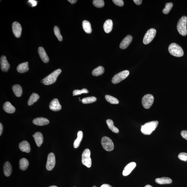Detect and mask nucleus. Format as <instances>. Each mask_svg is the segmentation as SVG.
<instances>
[{
    "instance_id": "nucleus-28",
    "label": "nucleus",
    "mask_w": 187,
    "mask_h": 187,
    "mask_svg": "<svg viewBox=\"0 0 187 187\" xmlns=\"http://www.w3.org/2000/svg\"><path fill=\"white\" fill-rule=\"evenodd\" d=\"M12 89L15 95L17 97H20L22 93V87L16 84L14 85L12 87Z\"/></svg>"
},
{
    "instance_id": "nucleus-17",
    "label": "nucleus",
    "mask_w": 187,
    "mask_h": 187,
    "mask_svg": "<svg viewBox=\"0 0 187 187\" xmlns=\"http://www.w3.org/2000/svg\"><path fill=\"white\" fill-rule=\"evenodd\" d=\"M19 148L21 151L26 153H29L31 151L30 146L27 141L24 140L19 143Z\"/></svg>"
},
{
    "instance_id": "nucleus-46",
    "label": "nucleus",
    "mask_w": 187,
    "mask_h": 187,
    "mask_svg": "<svg viewBox=\"0 0 187 187\" xmlns=\"http://www.w3.org/2000/svg\"><path fill=\"white\" fill-rule=\"evenodd\" d=\"M144 187H153L151 186V185H146V186Z\"/></svg>"
},
{
    "instance_id": "nucleus-25",
    "label": "nucleus",
    "mask_w": 187,
    "mask_h": 187,
    "mask_svg": "<svg viewBox=\"0 0 187 187\" xmlns=\"http://www.w3.org/2000/svg\"><path fill=\"white\" fill-rule=\"evenodd\" d=\"M83 29L86 33L90 34L92 32L91 25L89 21L84 20L83 21L82 23Z\"/></svg>"
},
{
    "instance_id": "nucleus-37",
    "label": "nucleus",
    "mask_w": 187,
    "mask_h": 187,
    "mask_svg": "<svg viewBox=\"0 0 187 187\" xmlns=\"http://www.w3.org/2000/svg\"><path fill=\"white\" fill-rule=\"evenodd\" d=\"M89 93V91L87 89H83L82 90L76 89L73 92V96H76L82 94H87Z\"/></svg>"
},
{
    "instance_id": "nucleus-9",
    "label": "nucleus",
    "mask_w": 187,
    "mask_h": 187,
    "mask_svg": "<svg viewBox=\"0 0 187 187\" xmlns=\"http://www.w3.org/2000/svg\"><path fill=\"white\" fill-rule=\"evenodd\" d=\"M156 30L154 29H150L146 33L143 42L144 45H147L152 41L156 36Z\"/></svg>"
},
{
    "instance_id": "nucleus-14",
    "label": "nucleus",
    "mask_w": 187,
    "mask_h": 187,
    "mask_svg": "<svg viewBox=\"0 0 187 187\" xmlns=\"http://www.w3.org/2000/svg\"><path fill=\"white\" fill-rule=\"evenodd\" d=\"M136 166V164L135 162H132L128 164L125 167L124 170L123 171V175L124 176L128 175L135 168Z\"/></svg>"
},
{
    "instance_id": "nucleus-23",
    "label": "nucleus",
    "mask_w": 187,
    "mask_h": 187,
    "mask_svg": "<svg viewBox=\"0 0 187 187\" xmlns=\"http://www.w3.org/2000/svg\"><path fill=\"white\" fill-rule=\"evenodd\" d=\"M17 72L19 73H25L29 70L28 67V63L26 62L21 63L17 67Z\"/></svg>"
},
{
    "instance_id": "nucleus-5",
    "label": "nucleus",
    "mask_w": 187,
    "mask_h": 187,
    "mask_svg": "<svg viewBox=\"0 0 187 187\" xmlns=\"http://www.w3.org/2000/svg\"><path fill=\"white\" fill-rule=\"evenodd\" d=\"M91 155V151L89 149L85 150L82 155V163L83 164L89 168L91 167L92 164Z\"/></svg>"
},
{
    "instance_id": "nucleus-31",
    "label": "nucleus",
    "mask_w": 187,
    "mask_h": 187,
    "mask_svg": "<svg viewBox=\"0 0 187 187\" xmlns=\"http://www.w3.org/2000/svg\"><path fill=\"white\" fill-rule=\"evenodd\" d=\"M39 98L40 96L38 94L36 93H33L28 100V105L30 106L32 105L35 102L37 101Z\"/></svg>"
},
{
    "instance_id": "nucleus-13",
    "label": "nucleus",
    "mask_w": 187,
    "mask_h": 187,
    "mask_svg": "<svg viewBox=\"0 0 187 187\" xmlns=\"http://www.w3.org/2000/svg\"><path fill=\"white\" fill-rule=\"evenodd\" d=\"M49 108L54 111H58L61 110V105L57 99H54L50 102Z\"/></svg>"
},
{
    "instance_id": "nucleus-4",
    "label": "nucleus",
    "mask_w": 187,
    "mask_h": 187,
    "mask_svg": "<svg viewBox=\"0 0 187 187\" xmlns=\"http://www.w3.org/2000/svg\"><path fill=\"white\" fill-rule=\"evenodd\" d=\"M187 17L183 16L178 21L177 24V30L180 34L183 36H186L187 31Z\"/></svg>"
},
{
    "instance_id": "nucleus-21",
    "label": "nucleus",
    "mask_w": 187,
    "mask_h": 187,
    "mask_svg": "<svg viewBox=\"0 0 187 187\" xmlns=\"http://www.w3.org/2000/svg\"><path fill=\"white\" fill-rule=\"evenodd\" d=\"M3 173L5 176L9 177L10 175L12 172V167L9 162H5L3 166Z\"/></svg>"
},
{
    "instance_id": "nucleus-8",
    "label": "nucleus",
    "mask_w": 187,
    "mask_h": 187,
    "mask_svg": "<svg viewBox=\"0 0 187 187\" xmlns=\"http://www.w3.org/2000/svg\"><path fill=\"white\" fill-rule=\"evenodd\" d=\"M154 102V98L152 95L146 94L143 97L142 103L144 108L149 109L151 107Z\"/></svg>"
},
{
    "instance_id": "nucleus-7",
    "label": "nucleus",
    "mask_w": 187,
    "mask_h": 187,
    "mask_svg": "<svg viewBox=\"0 0 187 187\" xmlns=\"http://www.w3.org/2000/svg\"><path fill=\"white\" fill-rule=\"evenodd\" d=\"M129 75V72L127 70H124L116 74L113 77L112 82L113 84L119 83L122 81L126 78Z\"/></svg>"
},
{
    "instance_id": "nucleus-48",
    "label": "nucleus",
    "mask_w": 187,
    "mask_h": 187,
    "mask_svg": "<svg viewBox=\"0 0 187 187\" xmlns=\"http://www.w3.org/2000/svg\"><path fill=\"white\" fill-rule=\"evenodd\" d=\"M93 187H96V186H94Z\"/></svg>"
},
{
    "instance_id": "nucleus-26",
    "label": "nucleus",
    "mask_w": 187,
    "mask_h": 187,
    "mask_svg": "<svg viewBox=\"0 0 187 187\" xmlns=\"http://www.w3.org/2000/svg\"><path fill=\"white\" fill-rule=\"evenodd\" d=\"M29 165V162L25 158H23L20 160L19 162V168L22 170H25L28 168Z\"/></svg>"
},
{
    "instance_id": "nucleus-20",
    "label": "nucleus",
    "mask_w": 187,
    "mask_h": 187,
    "mask_svg": "<svg viewBox=\"0 0 187 187\" xmlns=\"http://www.w3.org/2000/svg\"><path fill=\"white\" fill-rule=\"evenodd\" d=\"M3 108L5 111L8 113H13L16 110L15 107L9 102H5L3 105Z\"/></svg>"
},
{
    "instance_id": "nucleus-32",
    "label": "nucleus",
    "mask_w": 187,
    "mask_h": 187,
    "mask_svg": "<svg viewBox=\"0 0 187 187\" xmlns=\"http://www.w3.org/2000/svg\"><path fill=\"white\" fill-rule=\"evenodd\" d=\"M105 98L107 101L111 104H117L119 103V101L117 98L111 96V95H106Z\"/></svg>"
},
{
    "instance_id": "nucleus-10",
    "label": "nucleus",
    "mask_w": 187,
    "mask_h": 187,
    "mask_svg": "<svg viewBox=\"0 0 187 187\" xmlns=\"http://www.w3.org/2000/svg\"><path fill=\"white\" fill-rule=\"evenodd\" d=\"M56 164V158L55 155L53 153H50L47 156V162L46 168L47 170L50 171L52 170L55 166Z\"/></svg>"
},
{
    "instance_id": "nucleus-35",
    "label": "nucleus",
    "mask_w": 187,
    "mask_h": 187,
    "mask_svg": "<svg viewBox=\"0 0 187 187\" xmlns=\"http://www.w3.org/2000/svg\"><path fill=\"white\" fill-rule=\"evenodd\" d=\"M173 3H167L165 5L164 8L163 10V12L164 14H167L170 12L173 8Z\"/></svg>"
},
{
    "instance_id": "nucleus-39",
    "label": "nucleus",
    "mask_w": 187,
    "mask_h": 187,
    "mask_svg": "<svg viewBox=\"0 0 187 187\" xmlns=\"http://www.w3.org/2000/svg\"><path fill=\"white\" fill-rule=\"evenodd\" d=\"M113 2L115 4L119 6H122L124 5V1L122 0H113Z\"/></svg>"
},
{
    "instance_id": "nucleus-34",
    "label": "nucleus",
    "mask_w": 187,
    "mask_h": 187,
    "mask_svg": "<svg viewBox=\"0 0 187 187\" xmlns=\"http://www.w3.org/2000/svg\"><path fill=\"white\" fill-rule=\"evenodd\" d=\"M54 34L58 39V40L60 41H61L63 40V36H62L60 32V29L57 26H55L54 28Z\"/></svg>"
},
{
    "instance_id": "nucleus-30",
    "label": "nucleus",
    "mask_w": 187,
    "mask_h": 187,
    "mask_svg": "<svg viewBox=\"0 0 187 187\" xmlns=\"http://www.w3.org/2000/svg\"><path fill=\"white\" fill-rule=\"evenodd\" d=\"M104 72V68L103 67L100 66L94 70L92 72V75L95 76L101 75Z\"/></svg>"
},
{
    "instance_id": "nucleus-15",
    "label": "nucleus",
    "mask_w": 187,
    "mask_h": 187,
    "mask_svg": "<svg viewBox=\"0 0 187 187\" xmlns=\"http://www.w3.org/2000/svg\"><path fill=\"white\" fill-rule=\"evenodd\" d=\"M1 69L3 72H6L10 68V65L7 60L6 56H2L1 58Z\"/></svg>"
},
{
    "instance_id": "nucleus-12",
    "label": "nucleus",
    "mask_w": 187,
    "mask_h": 187,
    "mask_svg": "<svg viewBox=\"0 0 187 187\" xmlns=\"http://www.w3.org/2000/svg\"><path fill=\"white\" fill-rule=\"evenodd\" d=\"M133 38L130 35L126 36L121 42L120 47L121 49H125L131 43Z\"/></svg>"
},
{
    "instance_id": "nucleus-41",
    "label": "nucleus",
    "mask_w": 187,
    "mask_h": 187,
    "mask_svg": "<svg viewBox=\"0 0 187 187\" xmlns=\"http://www.w3.org/2000/svg\"><path fill=\"white\" fill-rule=\"evenodd\" d=\"M28 3H30L32 6L33 7L36 6L38 3L37 1H34V0H30L28 1Z\"/></svg>"
},
{
    "instance_id": "nucleus-29",
    "label": "nucleus",
    "mask_w": 187,
    "mask_h": 187,
    "mask_svg": "<svg viewBox=\"0 0 187 187\" xmlns=\"http://www.w3.org/2000/svg\"><path fill=\"white\" fill-rule=\"evenodd\" d=\"M107 123L108 127L111 131L116 133H119V130L118 129L114 126L113 122L112 120L108 119L106 121Z\"/></svg>"
},
{
    "instance_id": "nucleus-40",
    "label": "nucleus",
    "mask_w": 187,
    "mask_h": 187,
    "mask_svg": "<svg viewBox=\"0 0 187 187\" xmlns=\"http://www.w3.org/2000/svg\"><path fill=\"white\" fill-rule=\"evenodd\" d=\"M181 134L183 138L187 140V131L186 130H183L182 131Z\"/></svg>"
},
{
    "instance_id": "nucleus-24",
    "label": "nucleus",
    "mask_w": 187,
    "mask_h": 187,
    "mask_svg": "<svg viewBox=\"0 0 187 187\" xmlns=\"http://www.w3.org/2000/svg\"><path fill=\"white\" fill-rule=\"evenodd\" d=\"M155 182L157 183L160 184H170L172 182V179L167 177H162L157 178L155 179Z\"/></svg>"
},
{
    "instance_id": "nucleus-42",
    "label": "nucleus",
    "mask_w": 187,
    "mask_h": 187,
    "mask_svg": "<svg viewBox=\"0 0 187 187\" xmlns=\"http://www.w3.org/2000/svg\"><path fill=\"white\" fill-rule=\"evenodd\" d=\"M133 1L136 4L139 5L142 4V0H133Z\"/></svg>"
},
{
    "instance_id": "nucleus-3",
    "label": "nucleus",
    "mask_w": 187,
    "mask_h": 187,
    "mask_svg": "<svg viewBox=\"0 0 187 187\" xmlns=\"http://www.w3.org/2000/svg\"><path fill=\"white\" fill-rule=\"evenodd\" d=\"M168 50L171 55L176 57H181L184 55L182 48L176 43L171 44L169 45Z\"/></svg>"
},
{
    "instance_id": "nucleus-22",
    "label": "nucleus",
    "mask_w": 187,
    "mask_h": 187,
    "mask_svg": "<svg viewBox=\"0 0 187 187\" xmlns=\"http://www.w3.org/2000/svg\"><path fill=\"white\" fill-rule=\"evenodd\" d=\"M113 23L111 19H107L104 24L103 28L104 30L107 33H110L113 29Z\"/></svg>"
},
{
    "instance_id": "nucleus-11",
    "label": "nucleus",
    "mask_w": 187,
    "mask_h": 187,
    "mask_svg": "<svg viewBox=\"0 0 187 187\" xmlns=\"http://www.w3.org/2000/svg\"><path fill=\"white\" fill-rule=\"evenodd\" d=\"M12 31L16 37L19 38L22 33V28L21 24L17 22H13L12 25Z\"/></svg>"
},
{
    "instance_id": "nucleus-27",
    "label": "nucleus",
    "mask_w": 187,
    "mask_h": 187,
    "mask_svg": "<svg viewBox=\"0 0 187 187\" xmlns=\"http://www.w3.org/2000/svg\"><path fill=\"white\" fill-rule=\"evenodd\" d=\"M83 132L82 131H79L77 133V139L75 141L74 143V147L75 148H77L80 145L81 141L83 138Z\"/></svg>"
},
{
    "instance_id": "nucleus-43",
    "label": "nucleus",
    "mask_w": 187,
    "mask_h": 187,
    "mask_svg": "<svg viewBox=\"0 0 187 187\" xmlns=\"http://www.w3.org/2000/svg\"><path fill=\"white\" fill-rule=\"evenodd\" d=\"M3 131V126L1 123H0V135H1Z\"/></svg>"
},
{
    "instance_id": "nucleus-38",
    "label": "nucleus",
    "mask_w": 187,
    "mask_h": 187,
    "mask_svg": "<svg viewBox=\"0 0 187 187\" xmlns=\"http://www.w3.org/2000/svg\"><path fill=\"white\" fill-rule=\"evenodd\" d=\"M178 157L179 160L186 162L187 161V153H181L178 155Z\"/></svg>"
},
{
    "instance_id": "nucleus-1",
    "label": "nucleus",
    "mask_w": 187,
    "mask_h": 187,
    "mask_svg": "<svg viewBox=\"0 0 187 187\" xmlns=\"http://www.w3.org/2000/svg\"><path fill=\"white\" fill-rule=\"evenodd\" d=\"M158 124V121H153L146 123L141 126V131L145 135H151L156 129Z\"/></svg>"
},
{
    "instance_id": "nucleus-33",
    "label": "nucleus",
    "mask_w": 187,
    "mask_h": 187,
    "mask_svg": "<svg viewBox=\"0 0 187 187\" xmlns=\"http://www.w3.org/2000/svg\"><path fill=\"white\" fill-rule=\"evenodd\" d=\"M97 98L94 96L87 97L82 99V103L84 104H87L93 103L96 102Z\"/></svg>"
},
{
    "instance_id": "nucleus-36",
    "label": "nucleus",
    "mask_w": 187,
    "mask_h": 187,
    "mask_svg": "<svg viewBox=\"0 0 187 187\" xmlns=\"http://www.w3.org/2000/svg\"><path fill=\"white\" fill-rule=\"evenodd\" d=\"M93 3L95 6L98 8H101L104 6V1L103 0H94Z\"/></svg>"
},
{
    "instance_id": "nucleus-44",
    "label": "nucleus",
    "mask_w": 187,
    "mask_h": 187,
    "mask_svg": "<svg viewBox=\"0 0 187 187\" xmlns=\"http://www.w3.org/2000/svg\"><path fill=\"white\" fill-rule=\"evenodd\" d=\"M100 187H113L112 186H111V185L108 184H103L102 185V186H100Z\"/></svg>"
},
{
    "instance_id": "nucleus-2",
    "label": "nucleus",
    "mask_w": 187,
    "mask_h": 187,
    "mask_svg": "<svg viewBox=\"0 0 187 187\" xmlns=\"http://www.w3.org/2000/svg\"><path fill=\"white\" fill-rule=\"evenodd\" d=\"M61 70L60 69L53 72L41 80V82L45 85H50L56 82L57 77L61 73Z\"/></svg>"
},
{
    "instance_id": "nucleus-19",
    "label": "nucleus",
    "mask_w": 187,
    "mask_h": 187,
    "mask_svg": "<svg viewBox=\"0 0 187 187\" xmlns=\"http://www.w3.org/2000/svg\"><path fill=\"white\" fill-rule=\"evenodd\" d=\"M35 142L38 147H40L43 142V138L42 134L40 132H36L33 135Z\"/></svg>"
},
{
    "instance_id": "nucleus-49",
    "label": "nucleus",
    "mask_w": 187,
    "mask_h": 187,
    "mask_svg": "<svg viewBox=\"0 0 187 187\" xmlns=\"http://www.w3.org/2000/svg\"></svg>"
},
{
    "instance_id": "nucleus-47",
    "label": "nucleus",
    "mask_w": 187,
    "mask_h": 187,
    "mask_svg": "<svg viewBox=\"0 0 187 187\" xmlns=\"http://www.w3.org/2000/svg\"><path fill=\"white\" fill-rule=\"evenodd\" d=\"M49 187H58L55 186H49Z\"/></svg>"
},
{
    "instance_id": "nucleus-18",
    "label": "nucleus",
    "mask_w": 187,
    "mask_h": 187,
    "mask_svg": "<svg viewBox=\"0 0 187 187\" xmlns=\"http://www.w3.org/2000/svg\"><path fill=\"white\" fill-rule=\"evenodd\" d=\"M33 124L39 126H45L49 123V120L44 118H38L34 119L33 121Z\"/></svg>"
},
{
    "instance_id": "nucleus-16",
    "label": "nucleus",
    "mask_w": 187,
    "mask_h": 187,
    "mask_svg": "<svg viewBox=\"0 0 187 187\" xmlns=\"http://www.w3.org/2000/svg\"><path fill=\"white\" fill-rule=\"evenodd\" d=\"M38 53L40 58L44 63H47L48 62L49 60L48 56H47L46 52L43 47H38Z\"/></svg>"
},
{
    "instance_id": "nucleus-6",
    "label": "nucleus",
    "mask_w": 187,
    "mask_h": 187,
    "mask_svg": "<svg viewBox=\"0 0 187 187\" xmlns=\"http://www.w3.org/2000/svg\"><path fill=\"white\" fill-rule=\"evenodd\" d=\"M101 144L103 148L105 151H110L114 148V145L113 141L109 137L104 136L102 138Z\"/></svg>"
},
{
    "instance_id": "nucleus-45",
    "label": "nucleus",
    "mask_w": 187,
    "mask_h": 187,
    "mask_svg": "<svg viewBox=\"0 0 187 187\" xmlns=\"http://www.w3.org/2000/svg\"><path fill=\"white\" fill-rule=\"evenodd\" d=\"M68 1L72 4H74L77 1L76 0H68Z\"/></svg>"
}]
</instances>
